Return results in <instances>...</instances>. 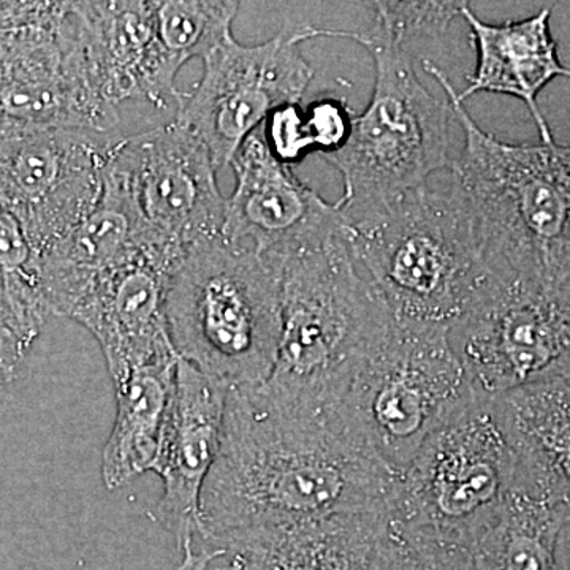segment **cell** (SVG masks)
<instances>
[{
	"label": "cell",
	"instance_id": "cell-1",
	"mask_svg": "<svg viewBox=\"0 0 570 570\" xmlns=\"http://www.w3.org/2000/svg\"><path fill=\"white\" fill-rule=\"evenodd\" d=\"M396 479L335 420L291 417L269 407L255 387L228 389L223 445L202 493L198 538L224 553L254 532L387 510Z\"/></svg>",
	"mask_w": 570,
	"mask_h": 570
},
{
	"label": "cell",
	"instance_id": "cell-2",
	"mask_svg": "<svg viewBox=\"0 0 570 570\" xmlns=\"http://www.w3.org/2000/svg\"><path fill=\"white\" fill-rule=\"evenodd\" d=\"M277 261L279 348L268 381L255 390L281 414L333 417L396 318L356 264L347 230Z\"/></svg>",
	"mask_w": 570,
	"mask_h": 570
},
{
	"label": "cell",
	"instance_id": "cell-3",
	"mask_svg": "<svg viewBox=\"0 0 570 570\" xmlns=\"http://www.w3.org/2000/svg\"><path fill=\"white\" fill-rule=\"evenodd\" d=\"M422 66L444 89L463 130V151L450 171L474 220L487 273L570 283V146L498 140L472 119L444 70Z\"/></svg>",
	"mask_w": 570,
	"mask_h": 570
},
{
	"label": "cell",
	"instance_id": "cell-4",
	"mask_svg": "<svg viewBox=\"0 0 570 570\" xmlns=\"http://www.w3.org/2000/svg\"><path fill=\"white\" fill-rule=\"evenodd\" d=\"M347 220L356 264L396 321L452 326L466 314L487 268L459 183L448 171L390 204Z\"/></svg>",
	"mask_w": 570,
	"mask_h": 570
},
{
	"label": "cell",
	"instance_id": "cell-5",
	"mask_svg": "<svg viewBox=\"0 0 570 570\" xmlns=\"http://www.w3.org/2000/svg\"><path fill=\"white\" fill-rule=\"evenodd\" d=\"M165 318L179 358L236 387H261L283 328L281 264L223 236L190 246L168 275Z\"/></svg>",
	"mask_w": 570,
	"mask_h": 570
},
{
	"label": "cell",
	"instance_id": "cell-6",
	"mask_svg": "<svg viewBox=\"0 0 570 570\" xmlns=\"http://www.w3.org/2000/svg\"><path fill=\"white\" fill-rule=\"evenodd\" d=\"M478 395L449 326L396 321L332 419L400 475L426 439Z\"/></svg>",
	"mask_w": 570,
	"mask_h": 570
},
{
	"label": "cell",
	"instance_id": "cell-7",
	"mask_svg": "<svg viewBox=\"0 0 570 570\" xmlns=\"http://www.w3.org/2000/svg\"><path fill=\"white\" fill-rule=\"evenodd\" d=\"M358 45L373 56V94L366 110L354 116L344 148L324 157L343 176L335 205L346 219L425 186L453 164L448 97L428 91L404 48L379 40Z\"/></svg>",
	"mask_w": 570,
	"mask_h": 570
},
{
	"label": "cell",
	"instance_id": "cell-8",
	"mask_svg": "<svg viewBox=\"0 0 570 570\" xmlns=\"http://www.w3.org/2000/svg\"><path fill=\"white\" fill-rule=\"evenodd\" d=\"M517 490L519 469L493 396L479 392L397 475L387 517L401 530L474 549Z\"/></svg>",
	"mask_w": 570,
	"mask_h": 570
},
{
	"label": "cell",
	"instance_id": "cell-9",
	"mask_svg": "<svg viewBox=\"0 0 570 570\" xmlns=\"http://www.w3.org/2000/svg\"><path fill=\"white\" fill-rule=\"evenodd\" d=\"M91 85L75 2H0V130L116 135Z\"/></svg>",
	"mask_w": 570,
	"mask_h": 570
},
{
	"label": "cell",
	"instance_id": "cell-10",
	"mask_svg": "<svg viewBox=\"0 0 570 570\" xmlns=\"http://www.w3.org/2000/svg\"><path fill=\"white\" fill-rule=\"evenodd\" d=\"M450 340L485 395L570 379V283L543 285L487 273Z\"/></svg>",
	"mask_w": 570,
	"mask_h": 570
},
{
	"label": "cell",
	"instance_id": "cell-11",
	"mask_svg": "<svg viewBox=\"0 0 570 570\" xmlns=\"http://www.w3.org/2000/svg\"><path fill=\"white\" fill-rule=\"evenodd\" d=\"M108 171L124 187L148 246L171 265L190 246L223 232L225 200L212 153L181 122L121 137Z\"/></svg>",
	"mask_w": 570,
	"mask_h": 570
},
{
	"label": "cell",
	"instance_id": "cell-12",
	"mask_svg": "<svg viewBox=\"0 0 570 570\" xmlns=\"http://www.w3.org/2000/svg\"><path fill=\"white\" fill-rule=\"evenodd\" d=\"M307 40L309 24H287L258 45L232 33L205 56L202 80L183 94L175 119L205 142L217 170L276 108L303 99L314 78L302 52Z\"/></svg>",
	"mask_w": 570,
	"mask_h": 570
},
{
	"label": "cell",
	"instance_id": "cell-13",
	"mask_svg": "<svg viewBox=\"0 0 570 570\" xmlns=\"http://www.w3.org/2000/svg\"><path fill=\"white\" fill-rule=\"evenodd\" d=\"M119 138L82 129L0 130V208L21 224L36 254L99 204Z\"/></svg>",
	"mask_w": 570,
	"mask_h": 570
},
{
	"label": "cell",
	"instance_id": "cell-14",
	"mask_svg": "<svg viewBox=\"0 0 570 570\" xmlns=\"http://www.w3.org/2000/svg\"><path fill=\"white\" fill-rule=\"evenodd\" d=\"M261 127L232 159L236 186L225 200L220 236L228 245L283 258L344 234L346 217L273 156Z\"/></svg>",
	"mask_w": 570,
	"mask_h": 570
},
{
	"label": "cell",
	"instance_id": "cell-15",
	"mask_svg": "<svg viewBox=\"0 0 570 570\" xmlns=\"http://www.w3.org/2000/svg\"><path fill=\"white\" fill-rule=\"evenodd\" d=\"M77 11L89 78L108 110L121 116L119 108L127 102L178 105L184 92L176 78L183 66L157 36L156 2H77Z\"/></svg>",
	"mask_w": 570,
	"mask_h": 570
},
{
	"label": "cell",
	"instance_id": "cell-16",
	"mask_svg": "<svg viewBox=\"0 0 570 570\" xmlns=\"http://www.w3.org/2000/svg\"><path fill=\"white\" fill-rule=\"evenodd\" d=\"M227 396V385L178 360L170 419L154 466L164 482L154 519L181 550L200 532L202 493L223 445Z\"/></svg>",
	"mask_w": 570,
	"mask_h": 570
},
{
	"label": "cell",
	"instance_id": "cell-17",
	"mask_svg": "<svg viewBox=\"0 0 570 570\" xmlns=\"http://www.w3.org/2000/svg\"><path fill=\"white\" fill-rule=\"evenodd\" d=\"M171 268L159 254L138 255L100 276L67 314L96 337L112 382L135 367L178 355L165 318Z\"/></svg>",
	"mask_w": 570,
	"mask_h": 570
},
{
	"label": "cell",
	"instance_id": "cell-18",
	"mask_svg": "<svg viewBox=\"0 0 570 570\" xmlns=\"http://www.w3.org/2000/svg\"><path fill=\"white\" fill-rule=\"evenodd\" d=\"M145 253L154 250L146 243L132 204L121 183L104 168L102 197L96 208L37 254L40 291L48 314L66 317L100 276Z\"/></svg>",
	"mask_w": 570,
	"mask_h": 570
},
{
	"label": "cell",
	"instance_id": "cell-19",
	"mask_svg": "<svg viewBox=\"0 0 570 570\" xmlns=\"http://www.w3.org/2000/svg\"><path fill=\"white\" fill-rule=\"evenodd\" d=\"M550 14L549 9H542L524 20L490 24L466 3L461 18L468 22L478 61L466 88L456 92L463 104L480 92L515 97L527 105L546 145L554 142V138L540 111L539 94L554 78H570V67L561 62L551 36Z\"/></svg>",
	"mask_w": 570,
	"mask_h": 570
},
{
	"label": "cell",
	"instance_id": "cell-20",
	"mask_svg": "<svg viewBox=\"0 0 570 570\" xmlns=\"http://www.w3.org/2000/svg\"><path fill=\"white\" fill-rule=\"evenodd\" d=\"M387 510L343 513L254 532L225 554L245 570H384Z\"/></svg>",
	"mask_w": 570,
	"mask_h": 570
},
{
	"label": "cell",
	"instance_id": "cell-21",
	"mask_svg": "<svg viewBox=\"0 0 570 570\" xmlns=\"http://www.w3.org/2000/svg\"><path fill=\"white\" fill-rule=\"evenodd\" d=\"M491 396L515 456L519 490L570 521V379Z\"/></svg>",
	"mask_w": 570,
	"mask_h": 570
},
{
	"label": "cell",
	"instance_id": "cell-22",
	"mask_svg": "<svg viewBox=\"0 0 570 570\" xmlns=\"http://www.w3.org/2000/svg\"><path fill=\"white\" fill-rule=\"evenodd\" d=\"M178 360L168 356L115 381L116 417L102 455L108 490L154 471L170 419Z\"/></svg>",
	"mask_w": 570,
	"mask_h": 570
},
{
	"label": "cell",
	"instance_id": "cell-23",
	"mask_svg": "<svg viewBox=\"0 0 570 570\" xmlns=\"http://www.w3.org/2000/svg\"><path fill=\"white\" fill-rule=\"evenodd\" d=\"M566 523L547 502L517 490L475 542L474 570H561L558 543Z\"/></svg>",
	"mask_w": 570,
	"mask_h": 570
},
{
	"label": "cell",
	"instance_id": "cell-24",
	"mask_svg": "<svg viewBox=\"0 0 570 570\" xmlns=\"http://www.w3.org/2000/svg\"><path fill=\"white\" fill-rule=\"evenodd\" d=\"M239 7L235 0H160L156 2L157 36L181 66L204 59L232 36Z\"/></svg>",
	"mask_w": 570,
	"mask_h": 570
},
{
	"label": "cell",
	"instance_id": "cell-25",
	"mask_svg": "<svg viewBox=\"0 0 570 570\" xmlns=\"http://www.w3.org/2000/svg\"><path fill=\"white\" fill-rule=\"evenodd\" d=\"M468 2H374L373 22L366 31H340L316 28L317 37H337L354 40L385 41L404 48L411 40L431 39L448 32L452 22L461 18Z\"/></svg>",
	"mask_w": 570,
	"mask_h": 570
},
{
	"label": "cell",
	"instance_id": "cell-26",
	"mask_svg": "<svg viewBox=\"0 0 570 570\" xmlns=\"http://www.w3.org/2000/svg\"><path fill=\"white\" fill-rule=\"evenodd\" d=\"M384 570H474V549L401 530L389 521Z\"/></svg>",
	"mask_w": 570,
	"mask_h": 570
},
{
	"label": "cell",
	"instance_id": "cell-27",
	"mask_svg": "<svg viewBox=\"0 0 570 570\" xmlns=\"http://www.w3.org/2000/svg\"><path fill=\"white\" fill-rule=\"evenodd\" d=\"M45 318L37 311L22 305L0 283V381L10 382L17 376L22 360L39 336Z\"/></svg>",
	"mask_w": 570,
	"mask_h": 570
},
{
	"label": "cell",
	"instance_id": "cell-28",
	"mask_svg": "<svg viewBox=\"0 0 570 570\" xmlns=\"http://www.w3.org/2000/svg\"><path fill=\"white\" fill-rule=\"evenodd\" d=\"M354 112L344 97L325 96L305 108V130L313 153L332 156L351 137Z\"/></svg>",
	"mask_w": 570,
	"mask_h": 570
},
{
	"label": "cell",
	"instance_id": "cell-29",
	"mask_svg": "<svg viewBox=\"0 0 570 570\" xmlns=\"http://www.w3.org/2000/svg\"><path fill=\"white\" fill-rule=\"evenodd\" d=\"M266 146L281 164H299L313 153L305 130V108L299 104L276 108L261 127Z\"/></svg>",
	"mask_w": 570,
	"mask_h": 570
},
{
	"label": "cell",
	"instance_id": "cell-30",
	"mask_svg": "<svg viewBox=\"0 0 570 570\" xmlns=\"http://www.w3.org/2000/svg\"><path fill=\"white\" fill-rule=\"evenodd\" d=\"M225 557L223 551L209 550L202 547V550H195L194 543L184 547L183 561L176 570H216L212 568L213 561Z\"/></svg>",
	"mask_w": 570,
	"mask_h": 570
},
{
	"label": "cell",
	"instance_id": "cell-31",
	"mask_svg": "<svg viewBox=\"0 0 570 570\" xmlns=\"http://www.w3.org/2000/svg\"><path fill=\"white\" fill-rule=\"evenodd\" d=\"M558 558H560V569L570 570V521L564 524L558 543Z\"/></svg>",
	"mask_w": 570,
	"mask_h": 570
},
{
	"label": "cell",
	"instance_id": "cell-32",
	"mask_svg": "<svg viewBox=\"0 0 570 570\" xmlns=\"http://www.w3.org/2000/svg\"><path fill=\"white\" fill-rule=\"evenodd\" d=\"M230 570H245L238 561L232 560Z\"/></svg>",
	"mask_w": 570,
	"mask_h": 570
}]
</instances>
